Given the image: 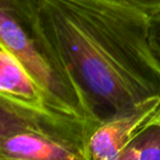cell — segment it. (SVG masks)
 <instances>
[{
  "mask_svg": "<svg viewBox=\"0 0 160 160\" xmlns=\"http://www.w3.org/2000/svg\"><path fill=\"white\" fill-rule=\"evenodd\" d=\"M38 16L94 126L160 97L149 17L104 0H38Z\"/></svg>",
  "mask_w": 160,
  "mask_h": 160,
  "instance_id": "6da1fadb",
  "label": "cell"
},
{
  "mask_svg": "<svg viewBox=\"0 0 160 160\" xmlns=\"http://www.w3.org/2000/svg\"><path fill=\"white\" fill-rule=\"evenodd\" d=\"M0 45L25 67L52 109L91 123L79 93L43 31L38 0H0Z\"/></svg>",
  "mask_w": 160,
  "mask_h": 160,
  "instance_id": "7a4b0ae2",
  "label": "cell"
},
{
  "mask_svg": "<svg viewBox=\"0 0 160 160\" xmlns=\"http://www.w3.org/2000/svg\"><path fill=\"white\" fill-rule=\"evenodd\" d=\"M91 123L0 97V160H89Z\"/></svg>",
  "mask_w": 160,
  "mask_h": 160,
  "instance_id": "3957f363",
  "label": "cell"
},
{
  "mask_svg": "<svg viewBox=\"0 0 160 160\" xmlns=\"http://www.w3.org/2000/svg\"><path fill=\"white\" fill-rule=\"evenodd\" d=\"M159 107L160 97H153L94 126L88 142L89 160H121L127 145Z\"/></svg>",
  "mask_w": 160,
  "mask_h": 160,
  "instance_id": "277c9868",
  "label": "cell"
},
{
  "mask_svg": "<svg viewBox=\"0 0 160 160\" xmlns=\"http://www.w3.org/2000/svg\"><path fill=\"white\" fill-rule=\"evenodd\" d=\"M0 97L28 107L52 109L41 87L25 67L0 45ZM54 110V109H53Z\"/></svg>",
  "mask_w": 160,
  "mask_h": 160,
  "instance_id": "5b68a950",
  "label": "cell"
},
{
  "mask_svg": "<svg viewBox=\"0 0 160 160\" xmlns=\"http://www.w3.org/2000/svg\"><path fill=\"white\" fill-rule=\"evenodd\" d=\"M142 159L160 160V114L158 110L121 156V160Z\"/></svg>",
  "mask_w": 160,
  "mask_h": 160,
  "instance_id": "8992f818",
  "label": "cell"
},
{
  "mask_svg": "<svg viewBox=\"0 0 160 160\" xmlns=\"http://www.w3.org/2000/svg\"><path fill=\"white\" fill-rule=\"evenodd\" d=\"M104 1L135 10L149 18L160 14V0H104Z\"/></svg>",
  "mask_w": 160,
  "mask_h": 160,
  "instance_id": "52a82bcc",
  "label": "cell"
},
{
  "mask_svg": "<svg viewBox=\"0 0 160 160\" xmlns=\"http://www.w3.org/2000/svg\"><path fill=\"white\" fill-rule=\"evenodd\" d=\"M149 45L151 55L160 70V14L150 18L149 23Z\"/></svg>",
  "mask_w": 160,
  "mask_h": 160,
  "instance_id": "ba28073f",
  "label": "cell"
},
{
  "mask_svg": "<svg viewBox=\"0 0 160 160\" xmlns=\"http://www.w3.org/2000/svg\"><path fill=\"white\" fill-rule=\"evenodd\" d=\"M158 112H159V114H160V107H159V109H158Z\"/></svg>",
  "mask_w": 160,
  "mask_h": 160,
  "instance_id": "9c48e42d",
  "label": "cell"
}]
</instances>
